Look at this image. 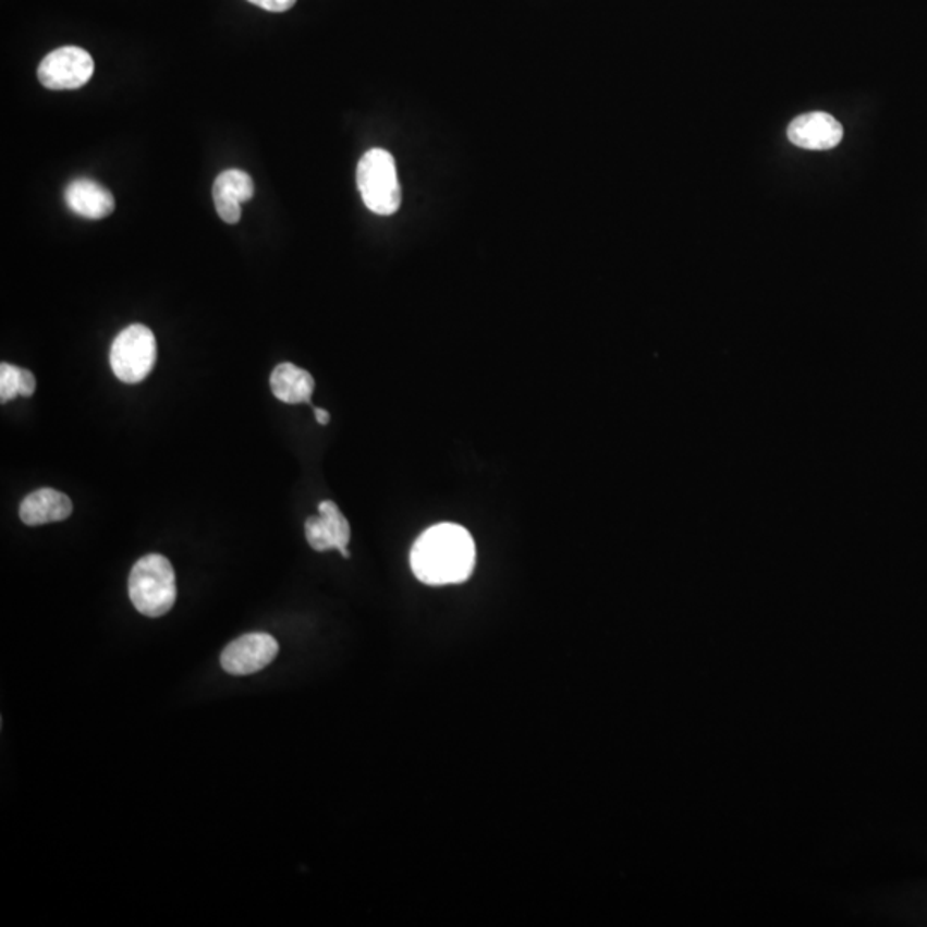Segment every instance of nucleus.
<instances>
[{
    "instance_id": "nucleus-1",
    "label": "nucleus",
    "mask_w": 927,
    "mask_h": 927,
    "mask_svg": "<svg viewBox=\"0 0 927 927\" xmlns=\"http://www.w3.org/2000/svg\"><path fill=\"white\" fill-rule=\"evenodd\" d=\"M476 565V547L467 529L458 524H437L423 533L411 550V569L428 586L461 584Z\"/></svg>"
},
{
    "instance_id": "nucleus-2",
    "label": "nucleus",
    "mask_w": 927,
    "mask_h": 927,
    "mask_svg": "<svg viewBox=\"0 0 927 927\" xmlns=\"http://www.w3.org/2000/svg\"><path fill=\"white\" fill-rule=\"evenodd\" d=\"M130 598L139 613L151 619L171 612L178 598L172 563L157 553L134 563L130 574Z\"/></svg>"
},
{
    "instance_id": "nucleus-3",
    "label": "nucleus",
    "mask_w": 927,
    "mask_h": 927,
    "mask_svg": "<svg viewBox=\"0 0 927 927\" xmlns=\"http://www.w3.org/2000/svg\"><path fill=\"white\" fill-rule=\"evenodd\" d=\"M357 190L366 207L377 215H393L401 208L398 167L389 151L373 148L357 163Z\"/></svg>"
},
{
    "instance_id": "nucleus-4",
    "label": "nucleus",
    "mask_w": 927,
    "mask_h": 927,
    "mask_svg": "<svg viewBox=\"0 0 927 927\" xmlns=\"http://www.w3.org/2000/svg\"><path fill=\"white\" fill-rule=\"evenodd\" d=\"M157 361V341L145 325L134 324L122 330L110 347V366L124 383H139L150 375Z\"/></svg>"
},
{
    "instance_id": "nucleus-5",
    "label": "nucleus",
    "mask_w": 927,
    "mask_h": 927,
    "mask_svg": "<svg viewBox=\"0 0 927 927\" xmlns=\"http://www.w3.org/2000/svg\"><path fill=\"white\" fill-rule=\"evenodd\" d=\"M95 73L94 58L82 47H61L45 56L38 65V82L49 89H77Z\"/></svg>"
},
{
    "instance_id": "nucleus-6",
    "label": "nucleus",
    "mask_w": 927,
    "mask_h": 927,
    "mask_svg": "<svg viewBox=\"0 0 927 927\" xmlns=\"http://www.w3.org/2000/svg\"><path fill=\"white\" fill-rule=\"evenodd\" d=\"M277 652L279 643L276 637L264 632H253L232 641L228 648L223 649L220 663L231 675H252L267 669L268 664L276 660Z\"/></svg>"
},
{
    "instance_id": "nucleus-7",
    "label": "nucleus",
    "mask_w": 927,
    "mask_h": 927,
    "mask_svg": "<svg viewBox=\"0 0 927 927\" xmlns=\"http://www.w3.org/2000/svg\"><path fill=\"white\" fill-rule=\"evenodd\" d=\"M320 515L306 519L304 530L309 547L316 551H341L345 559L351 557L347 547L351 541V526L341 509L332 500L320 503Z\"/></svg>"
},
{
    "instance_id": "nucleus-8",
    "label": "nucleus",
    "mask_w": 927,
    "mask_h": 927,
    "mask_svg": "<svg viewBox=\"0 0 927 927\" xmlns=\"http://www.w3.org/2000/svg\"><path fill=\"white\" fill-rule=\"evenodd\" d=\"M211 195H214L215 210L220 219L234 225L243 217L241 205L252 202L255 196V183L252 175L246 172L231 169L217 175L211 187Z\"/></svg>"
},
{
    "instance_id": "nucleus-9",
    "label": "nucleus",
    "mask_w": 927,
    "mask_h": 927,
    "mask_svg": "<svg viewBox=\"0 0 927 927\" xmlns=\"http://www.w3.org/2000/svg\"><path fill=\"white\" fill-rule=\"evenodd\" d=\"M790 143L806 150H831L843 138V127L833 115L810 112L794 119L789 126Z\"/></svg>"
},
{
    "instance_id": "nucleus-10",
    "label": "nucleus",
    "mask_w": 927,
    "mask_h": 927,
    "mask_svg": "<svg viewBox=\"0 0 927 927\" xmlns=\"http://www.w3.org/2000/svg\"><path fill=\"white\" fill-rule=\"evenodd\" d=\"M64 202L73 214L83 219L100 220L109 217L115 208L114 195L94 179H74L65 187Z\"/></svg>"
},
{
    "instance_id": "nucleus-11",
    "label": "nucleus",
    "mask_w": 927,
    "mask_h": 927,
    "mask_svg": "<svg viewBox=\"0 0 927 927\" xmlns=\"http://www.w3.org/2000/svg\"><path fill=\"white\" fill-rule=\"evenodd\" d=\"M73 512V502L68 495L52 488L33 491L20 505V517L26 526L61 523Z\"/></svg>"
},
{
    "instance_id": "nucleus-12",
    "label": "nucleus",
    "mask_w": 927,
    "mask_h": 927,
    "mask_svg": "<svg viewBox=\"0 0 927 927\" xmlns=\"http://www.w3.org/2000/svg\"><path fill=\"white\" fill-rule=\"evenodd\" d=\"M271 392L285 404H303L312 402L315 380L306 369L291 363H282L271 371Z\"/></svg>"
},
{
    "instance_id": "nucleus-13",
    "label": "nucleus",
    "mask_w": 927,
    "mask_h": 927,
    "mask_svg": "<svg viewBox=\"0 0 927 927\" xmlns=\"http://www.w3.org/2000/svg\"><path fill=\"white\" fill-rule=\"evenodd\" d=\"M21 368L2 363L0 365V401L2 404L13 401L20 395Z\"/></svg>"
},
{
    "instance_id": "nucleus-14",
    "label": "nucleus",
    "mask_w": 927,
    "mask_h": 927,
    "mask_svg": "<svg viewBox=\"0 0 927 927\" xmlns=\"http://www.w3.org/2000/svg\"><path fill=\"white\" fill-rule=\"evenodd\" d=\"M258 8L270 11V13H285L292 5L296 4L297 0H247Z\"/></svg>"
},
{
    "instance_id": "nucleus-15",
    "label": "nucleus",
    "mask_w": 927,
    "mask_h": 927,
    "mask_svg": "<svg viewBox=\"0 0 927 927\" xmlns=\"http://www.w3.org/2000/svg\"><path fill=\"white\" fill-rule=\"evenodd\" d=\"M37 390V380L29 369L21 368L20 395L23 398H32Z\"/></svg>"
},
{
    "instance_id": "nucleus-16",
    "label": "nucleus",
    "mask_w": 927,
    "mask_h": 927,
    "mask_svg": "<svg viewBox=\"0 0 927 927\" xmlns=\"http://www.w3.org/2000/svg\"><path fill=\"white\" fill-rule=\"evenodd\" d=\"M313 411H315V417H316V422H318V425H321V426L329 425L330 414L327 413V411L320 410V407H313Z\"/></svg>"
}]
</instances>
